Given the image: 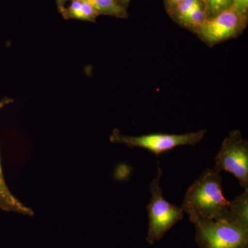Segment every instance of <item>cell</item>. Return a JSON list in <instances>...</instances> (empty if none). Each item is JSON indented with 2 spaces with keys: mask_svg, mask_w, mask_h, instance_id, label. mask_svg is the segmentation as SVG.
<instances>
[{
  "mask_svg": "<svg viewBox=\"0 0 248 248\" xmlns=\"http://www.w3.org/2000/svg\"><path fill=\"white\" fill-rule=\"evenodd\" d=\"M183 211L190 221L195 218L227 220L229 217L230 201L222 190V177L213 169H207L186 191Z\"/></svg>",
  "mask_w": 248,
  "mask_h": 248,
  "instance_id": "obj_1",
  "label": "cell"
},
{
  "mask_svg": "<svg viewBox=\"0 0 248 248\" xmlns=\"http://www.w3.org/2000/svg\"><path fill=\"white\" fill-rule=\"evenodd\" d=\"M190 221L199 248H248V228L227 220L198 217Z\"/></svg>",
  "mask_w": 248,
  "mask_h": 248,
  "instance_id": "obj_2",
  "label": "cell"
},
{
  "mask_svg": "<svg viewBox=\"0 0 248 248\" xmlns=\"http://www.w3.org/2000/svg\"><path fill=\"white\" fill-rule=\"evenodd\" d=\"M163 171L158 166L157 174L150 185L151 199L147 205L149 223L146 236V241L149 245L162 239L165 234L184 217L182 208L165 200L160 186Z\"/></svg>",
  "mask_w": 248,
  "mask_h": 248,
  "instance_id": "obj_3",
  "label": "cell"
},
{
  "mask_svg": "<svg viewBox=\"0 0 248 248\" xmlns=\"http://www.w3.org/2000/svg\"><path fill=\"white\" fill-rule=\"evenodd\" d=\"M206 133V129H203L198 132L182 135L155 133L138 137L123 135L118 129H115L110 136V141L125 145L130 148L138 147L145 148L159 156L161 153L171 151L175 147L196 146L202 141Z\"/></svg>",
  "mask_w": 248,
  "mask_h": 248,
  "instance_id": "obj_4",
  "label": "cell"
},
{
  "mask_svg": "<svg viewBox=\"0 0 248 248\" xmlns=\"http://www.w3.org/2000/svg\"><path fill=\"white\" fill-rule=\"evenodd\" d=\"M214 170L234 174L240 186L248 190V141L239 130L230 132L215 157Z\"/></svg>",
  "mask_w": 248,
  "mask_h": 248,
  "instance_id": "obj_5",
  "label": "cell"
},
{
  "mask_svg": "<svg viewBox=\"0 0 248 248\" xmlns=\"http://www.w3.org/2000/svg\"><path fill=\"white\" fill-rule=\"evenodd\" d=\"M248 23V16L231 7L207 18L193 32L205 45L213 47L239 37L246 30Z\"/></svg>",
  "mask_w": 248,
  "mask_h": 248,
  "instance_id": "obj_6",
  "label": "cell"
},
{
  "mask_svg": "<svg viewBox=\"0 0 248 248\" xmlns=\"http://www.w3.org/2000/svg\"><path fill=\"white\" fill-rule=\"evenodd\" d=\"M14 102L11 98L5 97L0 100V111L6 106ZM0 209L4 211L11 212L21 214L27 216H33L34 213L32 209L22 203L14 194L11 192L5 182L1 161H0Z\"/></svg>",
  "mask_w": 248,
  "mask_h": 248,
  "instance_id": "obj_7",
  "label": "cell"
},
{
  "mask_svg": "<svg viewBox=\"0 0 248 248\" xmlns=\"http://www.w3.org/2000/svg\"><path fill=\"white\" fill-rule=\"evenodd\" d=\"M69 6L59 12L64 19H78L84 22H95L99 14L85 0H71Z\"/></svg>",
  "mask_w": 248,
  "mask_h": 248,
  "instance_id": "obj_8",
  "label": "cell"
},
{
  "mask_svg": "<svg viewBox=\"0 0 248 248\" xmlns=\"http://www.w3.org/2000/svg\"><path fill=\"white\" fill-rule=\"evenodd\" d=\"M227 221L248 228V190L230 201V213Z\"/></svg>",
  "mask_w": 248,
  "mask_h": 248,
  "instance_id": "obj_9",
  "label": "cell"
},
{
  "mask_svg": "<svg viewBox=\"0 0 248 248\" xmlns=\"http://www.w3.org/2000/svg\"><path fill=\"white\" fill-rule=\"evenodd\" d=\"M95 9L99 16H110L126 19L128 17L127 9L118 0H85Z\"/></svg>",
  "mask_w": 248,
  "mask_h": 248,
  "instance_id": "obj_10",
  "label": "cell"
},
{
  "mask_svg": "<svg viewBox=\"0 0 248 248\" xmlns=\"http://www.w3.org/2000/svg\"><path fill=\"white\" fill-rule=\"evenodd\" d=\"M207 19L205 5L203 0L186 15L178 24L186 29L194 32Z\"/></svg>",
  "mask_w": 248,
  "mask_h": 248,
  "instance_id": "obj_11",
  "label": "cell"
},
{
  "mask_svg": "<svg viewBox=\"0 0 248 248\" xmlns=\"http://www.w3.org/2000/svg\"><path fill=\"white\" fill-rule=\"evenodd\" d=\"M202 1V0H184L171 10L170 12L169 13L170 17L172 18L174 22L179 23L186 15L190 12L191 10L200 4Z\"/></svg>",
  "mask_w": 248,
  "mask_h": 248,
  "instance_id": "obj_12",
  "label": "cell"
},
{
  "mask_svg": "<svg viewBox=\"0 0 248 248\" xmlns=\"http://www.w3.org/2000/svg\"><path fill=\"white\" fill-rule=\"evenodd\" d=\"M207 18L212 17L232 6L233 0H203Z\"/></svg>",
  "mask_w": 248,
  "mask_h": 248,
  "instance_id": "obj_13",
  "label": "cell"
},
{
  "mask_svg": "<svg viewBox=\"0 0 248 248\" xmlns=\"http://www.w3.org/2000/svg\"><path fill=\"white\" fill-rule=\"evenodd\" d=\"M232 7L240 14L248 16V0H233Z\"/></svg>",
  "mask_w": 248,
  "mask_h": 248,
  "instance_id": "obj_14",
  "label": "cell"
},
{
  "mask_svg": "<svg viewBox=\"0 0 248 248\" xmlns=\"http://www.w3.org/2000/svg\"><path fill=\"white\" fill-rule=\"evenodd\" d=\"M184 0H164L165 6L168 14L170 12L171 10L174 9L177 4L182 2Z\"/></svg>",
  "mask_w": 248,
  "mask_h": 248,
  "instance_id": "obj_15",
  "label": "cell"
},
{
  "mask_svg": "<svg viewBox=\"0 0 248 248\" xmlns=\"http://www.w3.org/2000/svg\"><path fill=\"white\" fill-rule=\"evenodd\" d=\"M56 1L57 6H58V11L63 9L66 6V4L68 1L71 0H55Z\"/></svg>",
  "mask_w": 248,
  "mask_h": 248,
  "instance_id": "obj_16",
  "label": "cell"
},
{
  "mask_svg": "<svg viewBox=\"0 0 248 248\" xmlns=\"http://www.w3.org/2000/svg\"><path fill=\"white\" fill-rule=\"evenodd\" d=\"M118 1H120V4H122V6H124L125 9H127V8H128L129 3H130V1H131V0H118Z\"/></svg>",
  "mask_w": 248,
  "mask_h": 248,
  "instance_id": "obj_17",
  "label": "cell"
}]
</instances>
